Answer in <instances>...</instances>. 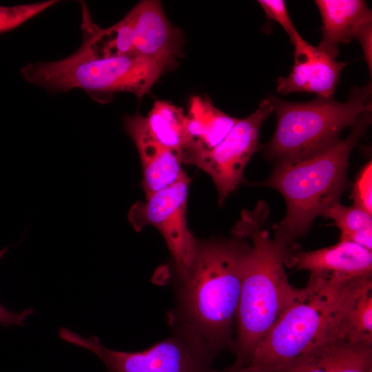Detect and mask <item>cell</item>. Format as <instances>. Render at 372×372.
<instances>
[{
	"instance_id": "16",
	"label": "cell",
	"mask_w": 372,
	"mask_h": 372,
	"mask_svg": "<svg viewBox=\"0 0 372 372\" xmlns=\"http://www.w3.org/2000/svg\"><path fill=\"white\" fill-rule=\"evenodd\" d=\"M279 372H372V346L331 340Z\"/></svg>"
},
{
	"instance_id": "22",
	"label": "cell",
	"mask_w": 372,
	"mask_h": 372,
	"mask_svg": "<svg viewBox=\"0 0 372 372\" xmlns=\"http://www.w3.org/2000/svg\"><path fill=\"white\" fill-rule=\"evenodd\" d=\"M258 2L267 19L277 22L289 35L290 41L299 34L289 14L285 1L260 0Z\"/></svg>"
},
{
	"instance_id": "10",
	"label": "cell",
	"mask_w": 372,
	"mask_h": 372,
	"mask_svg": "<svg viewBox=\"0 0 372 372\" xmlns=\"http://www.w3.org/2000/svg\"><path fill=\"white\" fill-rule=\"evenodd\" d=\"M294 47V63L289 75L277 80V92L316 94L332 98L340 72L346 65L307 42L299 34L290 41Z\"/></svg>"
},
{
	"instance_id": "8",
	"label": "cell",
	"mask_w": 372,
	"mask_h": 372,
	"mask_svg": "<svg viewBox=\"0 0 372 372\" xmlns=\"http://www.w3.org/2000/svg\"><path fill=\"white\" fill-rule=\"evenodd\" d=\"M189 182L187 177L146 197L143 202L137 201L127 213L135 231L150 225L161 233L172 256L177 278L187 273L197 242L187 222Z\"/></svg>"
},
{
	"instance_id": "2",
	"label": "cell",
	"mask_w": 372,
	"mask_h": 372,
	"mask_svg": "<svg viewBox=\"0 0 372 372\" xmlns=\"http://www.w3.org/2000/svg\"><path fill=\"white\" fill-rule=\"evenodd\" d=\"M269 216L267 203L258 201L253 210L241 212L231 230L232 236L251 241L236 318L232 351L236 360L231 366L236 369L247 363L255 348L300 290L290 284L285 270V260L292 250L265 229Z\"/></svg>"
},
{
	"instance_id": "1",
	"label": "cell",
	"mask_w": 372,
	"mask_h": 372,
	"mask_svg": "<svg viewBox=\"0 0 372 372\" xmlns=\"http://www.w3.org/2000/svg\"><path fill=\"white\" fill-rule=\"evenodd\" d=\"M246 239L197 240L185 276L174 283L175 309L169 322L192 328L215 354L234 349V323L245 265L251 250Z\"/></svg>"
},
{
	"instance_id": "6",
	"label": "cell",
	"mask_w": 372,
	"mask_h": 372,
	"mask_svg": "<svg viewBox=\"0 0 372 372\" xmlns=\"http://www.w3.org/2000/svg\"><path fill=\"white\" fill-rule=\"evenodd\" d=\"M372 86L353 87L344 102L333 98L294 103L269 96L276 113L273 135L265 157L275 163L302 158L338 141L342 131L371 112Z\"/></svg>"
},
{
	"instance_id": "13",
	"label": "cell",
	"mask_w": 372,
	"mask_h": 372,
	"mask_svg": "<svg viewBox=\"0 0 372 372\" xmlns=\"http://www.w3.org/2000/svg\"><path fill=\"white\" fill-rule=\"evenodd\" d=\"M128 13L134 53L170 66L180 52L181 35L167 20L160 1H141Z\"/></svg>"
},
{
	"instance_id": "20",
	"label": "cell",
	"mask_w": 372,
	"mask_h": 372,
	"mask_svg": "<svg viewBox=\"0 0 372 372\" xmlns=\"http://www.w3.org/2000/svg\"><path fill=\"white\" fill-rule=\"evenodd\" d=\"M57 2L49 0L11 7L0 6V34L17 28Z\"/></svg>"
},
{
	"instance_id": "5",
	"label": "cell",
	"mask_w": 372,
	"mask_h": 372,
	"mask_svg": "<svg viewBox=\"0 0 372 372\" xmlns=\"http://www.w3.org/2000/svg\"><path fill=\"white\" fill-rule=\"evenodd\" d=\"M169 67L135 54L98 58L78 49L59 61L29 63L21 72L27 81L50 92L79 88L95 101L103 103L121 92L141 99Z\"/></svg>"
},
{
	"instance_id": "17",
	"label": "cell",
	"mask_w": 372,
	"mask_h": 372,
	"mask_svg": "<svg viewBox=\"0 0 372 372\" xmlns=\"http://www.w3.org/2000/svg\"><path fill=\"white\" fill-rule=\"evenodd\" d=\"M186 118L189 145L182 156L183 163L220 144L239 120L220 110L209 98L201 96L191 98Z\"/></svg>"
},
{
	"instance_id": "18",
	"label": "cell",
	"mask_w": 372,
	"mask_h": 372,
	"mask_svg": "<svg viewBox=\"0 0 372 372\" xmlns=\"http://www.w3.org/2000/svg\"><path fill=\"white\" fill-rule=\"evenodd\" d=\"M143 118L152 137L182 158L189 145L186 114L183 109L169 101L158 100Z\"/></svg>"
},
{
	"instance_id": "15",
	"label": "cell",
	"mask_w": 372,
	"mask_h": 372,
	"mask_svg": "<svg viewBox=\"0 0 372 372\" xmlns=\"http://www.w3.org/2000/svg\"><path fill=\"white\" fill-rule=\"evenodd\" d=\"M336 336L353 344L372 346V276L344 285L338 307Z\"/></svg>"
},
{
	"instance_id": "9",
	"label": "cell",
	"mask_w": 372,
	"mask_h": 372,
	"mask_svg": "<svg viewBox=\"0 0 372 372\" xmlns=\"http://www.w3.org/2000/svg\"><path fill=\"white\" fill-rule=\"evenodd\" d=\"M273 112L274 108L270 98L262 99L254 112L238 121L220 144L186 162L211 177L218 192L220 205L242 182L245 168L259 147L262 123Z\"/></svg>"
},
{
	"instance_id": "3",
	"label": "cell",
	"mask_w": 372,
	"mask_h": 372,
	"mask_svg": "<svg viewBox=\"0 0 372 372\" xmlns=\"http://www.w3.org/2000/svg\"><path fill=\"white\" fill-rule=\"evenodd\" d=\"M371 123V112L363 113L347 137L309 156L280 162L260 186L278 191L286 203L284 218L273 226L274 237L291 250L305 236L313 220L340 202L347 185L351 152Z\"/></svg>"
},
{
	"instance_id": "21",
	"label": "cell",
	"mask_w": 372,
	"mask_h": 372,
	"mask_svg": "<svg viewBox=\"0 0 372 372\" xmlns=\"http://www.w3.org/2000/svg\"><path fill=\"white\" fill-rule=\"evenodd\" d=\"M351 198L354 206L371 215L372 213V163L370 161L362 169L354 183Z\"/></svg>"
},
{
	"instance_id": "19",
	"label": "cell",
	"mask_w": 372,
	"mask_h": 372,
	"mask_svg": "<svg viewBox=\"0 0 372 372\" xmlns=\"http://www.w3.org/2000/svg\"><path fill=\"white\" fill-rule=\"evenodd\" d=\"M322 216L332 219L340 230L341 241L351 242L372 250V218L365 211L337 202L327 208Z\"/></svg>"
},
{
	"instance_id": "7",
	"label": "cell",
	"mask_w": 372,
	"mask_h": 372,
	"mask_svg": "<svg viewBox=\"0 0 372 372\" xmlns=\"http://www.w3.org/2000/svg\"><path fill=\"white\" fill-rule=\"evenodd\" d=\"M169 324L170 336L141 351L112 350L97 336L85 338L64 327L58 335L62 340L92 352L108 372H211L216 354L203 338L186 324Z\"/></svg>"
},
{
	"instance_id": "12",
	"label": "cell",
	"mask_w": 372,
	"mask_h": 372,
	"mask_svg": "<svg viewBox=\"0 0 372 372\" xmlns=\"http://www.w3.org/2000/svg\"><path fill=\"white\" fill-rule=\"evenodd\" d=\"M285 265L309 275L351 280L372 276V251L355 243L337 244L313 251H292Z\"/></svg>"
},
{
	"instance_id": "11",
	"label": "cell",
	"mask_w": 372,
	"mask_h": 372,
	"mask_svg": "<svg viewBox=\"0 0 372 372\" xmlns=\"http://www.w3.org/2000/svg\"><path fill=\"white\" fill-rule=\"evenodd\" d=\"M123 125L139 154L141 187L146 197L188 177L182 167L181 156L152 137L145 127L143 116L138 113L127 115L123 118Z\"/></svg>"
},
{
	"instance_id": "4",
	"label": "cell",
	"mask_w": 372,
	"mask_h": 372,
	"mask_svg": "<svg viewBox=\"0 0 372 372\" xmlns=\"http://www.w3.org/2000/svg\"><path fill=\"white\" fill-rule=\"evenodd\" d=\"M349 280L309 275L238 372H279L319 345L336 340L337 311Z\"/></svg>"
},
{
	"instance_id": "14",
	"label": "cell",
	"mask_w": 372,
	"mask_h": 372,
	"mask_svg": "<svg viewBox=\"0 0 372 372\" xmlns=\"http://www.w3.org/2000/svg\"><path fill=\"white\" fill-rule=\"evenodd\" d=\"M322 21V37L318 48L333 59L338 45L358 39L372 28V13L362 0H316Z\"/></svg>"
},
{
	"instance_id": "23",
	"label": "cell",
	"mask_w": 372,
	"mask_h": 372,
	"mask_svg": "<svg viewBox=\"0 0 372 372\" xmlns=\"http://www.w3.org/2000/svg\"><path fill=\"white\" fill-rule=\"evenodd\" d=\"M8 247L0 249V260L5 256ZM32 308H28L20 312H13L6 309L0 302V324L8 327L11 325L23 326L28 317L33 313Z\"/></svg>"
},
{
	"instance_id": "24",
	"label": "cell",
	"mask_w": 372,
	"mask_h": 372,
	"mask_svg": "<svg viewBox=\"0 0 372 372\" xmlns=\"http://www.w3.org/2000/svg\"><path fill=\"white\" fill-rule=\"evenodd\" d=\"M211 372H238V370L230 366L229 367L225 369L222 371H217L213 369Z\"/></svg>"
}]
</instances>
